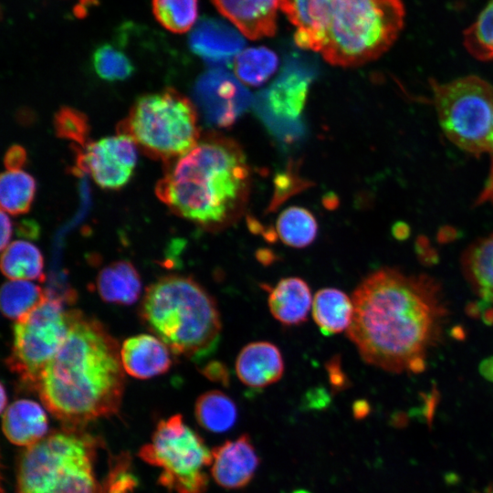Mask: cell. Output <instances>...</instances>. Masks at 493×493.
<instances>
[{
	"label": "cell",
	"mask_w": 493,
	"mask_h": 493,
	"mask_svg": "<svg viewBox=\"0 0 493 493\" xmlns=\"http://www.w3.org/2000/svg\"><path fill=\"white\" fill-rule=\"evenodd\" d=\"M351 299L346 333L365 362L392 372L425 369L446 314L435 280L383 267L368 275Z\"/></svg>",
	"instance_id": "obj_1"
},
{
	"label": "cell",
	"mask_w": 493,
	"mask_h": 493,
	"mask_svg": "<svg viewBox=\"0 0 493 493\" xmlns=\"http://www.w3.org/2000/svg\"><path fill=\"white\" fill-rule=\"evenodd\" d=\"M117 341L96 319L70 309L63 344L47 363L36 390L46 408L68 426L118 412L124 373Z\"/></svg>",
	"instance_id": "obj_2"
},
{
	"label": "cell",
	"mask_w": 493,
	"mask_h": 493,
	"mask_svg": "<svg viewBox=\"0 0 493 493\" xmlns=\"http://www.w3.org/2000/svg\"><path fill=\"white\" fill-rule=\"evenodd\" d=\"M173 163L155 193L174 214L211 231L240 217L251 173L238 143L211 133Z\"/></svg>",
	"instance_id": "obj_3"
},
{
	"label": "cell",
	"mask_w": 493,
	"mask_h": 493,
	"mask_svg": "<svg viewBox=\"0 0 493 493\" xmlns=\"http://www.w3.org/2000/svg\"><path fill=\"white\" fill-rule=\"evenodd\" d=\"M141 317L173 354L200 362L218 345L222 324L216 303L191 277L169 275L150 285Z\"/></svg>",
	"instance_id": "obj_4"
},
{
	"label": "cell",
	"mask_w": 493,
	"mask_h": 493,
	"mask_svg": "<svg viewBox=\"0 0 493 493\" xmlns=\"http://www.w3.org/2000/svg\"><path fill=\"white\" fill-rule=\"evenodd\" d=\"M404 14L402 0H328L313 50L335 66L374 60L398 37Z\"/></svg>",
	"instance_id": "obj_5"
},
{
	"label": "cell",
	"mask_w": 493,
	"mask_h": 493,
	"mask_svg": "<svg viewBox=\"0 0 493 493\" xmlns=\"http://www.w3.org/2000/svg\"><path fill=\"white\" fill-rule=\"evenodd\" d=\"M93 444L69 431L28 446L18 465V493H102L93 469Z\"/></svg>",
	"instance_id": "obj_6"
},
{
	"label": "cell",
	"mask_w": 493,
	"mask_h": 493,
	"mask_svg": "<svg viewBox=\"0 0 493 493\" xmlns=\"http://www.w3.org/2000/svg\"><path fill=\"white\" fill-rule=\"evenodd\" d=\"M118 133L131 138L146 155L165 162L189 152L200 137L192 102L170 88L139 98Z\"/></svg>",
	"instance_id": "obj_7"
},
{
	"label": "cell",
	"mask_w": 493,
	"mask_h": 493,
	"mask_svg": "<svg viewBox=\"0 0 493 493\" xmlns=\"http://www.w3.org/2000/svg\"><path fill=\"white\" fill-rule=\"evenodd\" d=\"M433 100L446 137L460 149L493 155V88L477 76L433 83Z\"/></svg>",
	"instance_id": "obj_8"
},
{
	"label": "cell",
	"mask_w": 493,
	"mask_h": 493,
	"mask_svg": "<svg viewBox=\"0 0 493 493\" xmlns=\"http://www.w3.org/2000/svg\"><path fill=\"white\" fill-rule=\"evenodd\" d=\"M139 456L162 469L159 483L170 491L205 492L208 476L204 467L212 464V451L181 414L161 420L151 443L140 449Z\"/></svg>",
	"instance_id": "obj_9"
},
{
	"label": "cell",
	"mask_w": 493,
	"mask_h": 493,
	"mask_svg": "<svg viewBox=\"0 0 493 493\" xmlns=\"http://www.w3.org/2000/svg\"><path fill=\"white\" fill-rule=\"evenodd\" d=\"M70 310L62 301L47 299L14 325V339L7 365L23 382L35 389L47 363L68 333Z\"/></svg>",
	"instance_id": "obj_10"
},
{
	"label": "cell",
	"mask_w": 493,
	"mask_h": 493,
	"mask_svg": "<svg viewBox=\"0 0 493 493\" xmlns=\"http://www.w3.org/2000/svg\"><path fill=\"white\" fill-rule=\"evenodd\" d=\"M315 68L307 59L291 57L273 84L256 100V109L267 126L283 140H293L304 128L299 116Z\"/></svg>",
	"instance_id": "obj_11"
},
{
	"label": "cell",
	"mask_w": 493,
	"mask_h": 493,
	"mask_svg": "<svg viewBox=\"0 0 493 493\" xmlns=\"http://www.w3.org/2000/svg\"><path fill=\"white\" fill-rule=\"evenodd\" d=\"M136 144L120 134L88 143L78 156V168L105 189H119L131 179L137 162Z\"/></svg>",
	"instance_id": "obj_12"
},
{
	"label": "cell",
	"mask_w": 493,
	"mask_h": 493,
	"mask_svg": "<svg viewBox=\"0 0 493 493\" xmlns=\"http://www.w3.org/2000/svg\"><path fill=\"white\" fill-rule=\"evenodd\" d=\"M194 96L206 121L219 127L231 126L252 100L248 90L223 68L208 70L200 77Z\"/></svg>",
	"instance_id": "obj_13"
},
{
	"label": "cell",
	"mask_w": 493,
	"mask_h": 493,
	"mask_svg": "<svg viewBox=\"0 0 493 493\" xmlns=\"http://www.w3.org/2000/svg\"><path fill=\"white\" fill-rule=\"evenodd\" d=\"M211 474L226 489L246 487L253 478L259 459L247 435L227 440L212 450Z\"/></svg>",
	"instance_id": "obj_14"
},
{
	"label": "cell",
	"mask_w": 493,
	"mask_h": 493,
	"mask_svg": "<svg viewBox=\"0 0 493 493\" xmlns=\"http://www.w3.org/2000/svg\"><path fill=\"white\" fill-rule=\"evenodd\" d=\"M244 46L245 41L236 30L214 18L201 20L190 37L191 49L215 66L229 64Z\"/></svg>",
	"instance_id": "obj_15"
},
{
	"label": "cell",
	"mask_w": 493,
	"mask_h": 493,
	"mask_svg": "<svg viewBox=\"0 0 493 493\" xmlns=\"http://www.w3.org/2000/svg\"><path fill=\"white\" fill-rule=\"evenodd\" d=\"M218 11L250 39L273 36L279 0H212Z\"/></svg>",
	"instance_id": "obj_16"
},
{
	"label": "cell",
	"mask_w": 493,
	"mask_h": 493,
	"mask_svg": "<svg viewBox=\"0 0 493 493\" xmlns=\"http://www.w3.org/2000/svg\"><path fill=\"white\" fill-rule=\"evenodd\" d=\"M236 372L246 385L262 388L278 382L284 372V361L279 349L268 341H254L246 345L236 362Z\"/></svg>",
	"instance_id": "obj_17"
},
{
	"label": "cell",
	"mask_w": 493,
	"mask_h": 493,
	"mask_svg": "<svg viewBox=\"0 0 493 493\" xmlns=\"http://www.w3.org/2000/svg\"><path fill=\"white\" fill-rule=\"evenodd\" d=\"M121 358L126 372L139 379L163 374L172 364L166 344L149 334L127 339L121 348Z\"/></svg>",
	"instance_id": "obj_18"
},
{
	"label": "cell",
	"mask_w": 493,
	"mask_h": 493,
	"mask_svg": "<svg viewBox=\"0 0 493 493\" xmlns=\"http://www.w3.org/2000/svg\"><path fill=\"white\" fill-rule=\"evenodd\" d=\"M3 431L11 443L31 446L43 439L47 432V414L37 402L17 400L3 413Z\"/></svg>",
	"instance_id": "obj_19"
},
{
	"label": "cell",
	"mask_w": 493,
	"mask_h": 493,
	"mask_svg": "<svg viewBox=\"0 0 493 493\" xmlns=\"http://www.w3.org/2000/svg\"><path fill=\"white\" fill-rule=\"evenodd\" d=\"M272 316L291 326L304 322L311 307V293L307 282L298 277L281 278L269 290L267 299Z\"/></svg>",
	"instance_id": "obj_20"
},
{
	"label": "cell",
	"mask_w": 493,
	"mask_h": 493,
	"mask_svg": "<svg viewBox=\"0 0 493 493\" xmlns=\"http://www.w3.org/2000/svg\"><path fill=\"white\" fill-rule=\"evenodd\" d=\"M96 288L106 302L131 305L140 297L142 280L130 261L120 260L112 262L100 271L96 279Z\"/></svg>",
	"instance_id": "obj_21"
},
{
	"label": "cell",
	"mask_w": 493,
	"mask_h": 493,
	"mask_svg": "<svg viewBox=\"0 0 493 493\" xmlns=\"http://www.w3.org/2000/svg\"><path fill=\"white\" fill-rule=\"evenodd\" d=\"M312 316L324 335L347 330L353 317L352 299L341 289L321 288L315 294Z\"/></svg>",
	"instance_id": "obj_22"
},
{
	"label": "cell",
	"mask_w": 493,
	"mask_h": 493,
	"mask_svg": "<svg viewBox=\"0 0 493 493\" xmlns=\"http://www.w3.org/2000/svg\"><path fill=\"white\" fill-rule=\"evenodd\" d=\"M467 280L480 300L493 303V234L470 246L462 259Z\"/></svg>",
	"instance_id": "obj_23"
},
{
	"label": "cell",
	"mask_w": 493,
	"mask_h": 493,
	"mask_svg": "<svg viewBox=\"0 0 493 493\" xmlns=\"http://www.w3.org/2000/svg\"><path fill=\"white\" fill-rule=\"evenodd\" d=\"M1 270L12 280L45 279L44 258L32 243L16 240L9 244L1 256Z\"/></svg>",
	"instance_id": "obj_24"
},
{
	"label": "cell",
	"mask_w": 493,
	"mask_h": 493,
	"mask_svg": "<svg viewBox=\"0 0 493 493\" xmlns=\"http://www.w3.org/2000/svg\"><path fill=\"white\" fill-rule=\"evenodd\" d=\"M194 414L198 424L213 433L228 431L237 419L235 402L218 390L201 394L196 400Z\"/></svg>",
	"instance_id": "obj_25"
},
{
	"label": "cell",
	"mask_w": 493,
	"mask_h": 493,
	"mask_svg": "<svg viewBox=\"0 0 493 493\" xmlns=\"http://www.w3.org/2000/svg\"><path fill=\"white\" fill-rule=\"evenodd\" d=\"M48 298L38 285L28 280H11L1 288V310L8 319L18 320Z\"/></svg>",
	"instance_id": "obj_26"
},
{
	"label": "cell",
	"mask_w": 493,
	"mask_h": 493,
	"mask_svg": "<svg viewBox=\"0 0 493 493\" xmlns=\"http://www.w3.org/2000/svg\"><path fill=\"white\" fill-rule=\"evenodd\" d=\"M36 181L21 169L6 170L0 180V203L3 211L17 215L29 211L36 194Z\"/></svg>",
	"instance_id": "obj_27"
},
{
	"label": "cell",
	"mask_w": 493,
	"mask_h": 493,
	"mask_svg": "<svg viewBox=\"0 0 493 493\" xmlns=\"http://www.w3.org/2000/svg\"><path fill=\"white\" fill-rule=\"evenodd\" d=\"M277 236L287 246L302 248L309 246L316 238L318 224L314 215L299 206H291L282 211L277 220Z\"/></svg>",
	"instance_id": "obj_28"
},
{
	"label": "cell",
	"mask_w": 493,
	"mask_h": 493,
	"mask_svg": "<svg viewBox=\"0 0 493 493\" xmlns=\"http://www.w3.org/2000/svg\"><path fill=\"white\" fill-rule=\"evenodd\" d=\"M277 55L265 47L247 48L235 58V71L244 83L258 86L276 70Z\"/></svg>",
	"instance_id": "obj_29"
},
{
	"label": "cell",
	"mask_w": 493,
	"mask_h": 493,
	"mask_svg": "<svg viewBox=\"0 0 493 493\" xmlns=\"http://www.w3.org/2000/svg\"><path fill=\"white\" fill-rule=\"evenodd\" d=\"M152 8L161 26L172 33L182 34L196 21L198 0H152Z\"/></svg>",
	"instance_id": "obj_30"
},
{
	"label": "cell",
	"mask_w": 493,
	"mask_h": 493,
	"mask_svg": "<svg viewBox=\"0 0 493 493\" xmlns=\"http://www.w3.org/2000/svg\"><path fill=\"white\" fill-rule=\"evenodd\" d=\"M464 46L477 59L493 61V0L465 30Z\"/></svg>",
	"instance_id": "obj_31"
},
{
	"label": "cell",
	"mask_w": 493,
	"mask_h": 493,
	"mask_svg": "<svg viewBox=\"0 0 493 493\" xmlns=\"http://www.w3.org/2000/svg\"><path fill=\"white\" fill-rule=\"evenodd\" d=\"M91 60L97 75L107 81L124 80L134 71L131 59L110 44L98 47L92 54Z\"/></svg>",
	"instance_id": "obj_32"
},
{
	"label": "cell",
	"mask_w": 493,
	"mask_h": 493,
	"mask_svg": "<svg viewBox=\"0 0 493 493\" xmlns=\"http://www.w3.org/2000/svg\"><path fill=\"white\" fill-rule=\"evenodd\" d=\"M55 126L58 134L85 147L88 141V121L80 112L70 109H61L56 116Z\"/></svg>",
	"instance_id": "obj_33"
},
{
	"label": "cell",
	"mask_w": 493,
	"mask_h": 493,
	"mask_svg": "<svg viewBox=\"0 0 493 493\" xmlns=\"http://www.w3.org/2000/svg\"><path fill=\"white\" fill-rule=\"evenodd\" d=\"M329 372V380L333 392H340L349 386V382L341 367L338 357H333L326 366Z\"/></svg>",
	"instance_id": "obj_34"
},
{
	"label": "cell",
	"mask_w": 493,
	"mask_h": 493,
	"mask_svg": "<svg viewBox=\"0 0 493 493\" xmlns=\"http://www.w3.org/2000/svg\"><path fill=\"white\" fill-rule=\"evenodd\" d=\"M202 373L214 382H218L224 386H228L229 384V372L225 364L220 362H211L207 363L203 370Z\"/></svg>",
	"instance_id": "obj_35"
},
{
	"label": "cell",
	"mask_w": 493,
	"mask_h": 493,
	"mask_svg": "<svg viewBox=\"0 0 493 493\" xmlns=\"http://www.w3.org/2000/svg\"><path fill=\"white\" fill-rule=\"evenodd\" d=\"M330 404V395L323 388H315L309 391L304 398L303 405L307 409L320 410Z\"/></svg>",
	"instance_id": "obj_36"
},
{
	"label": "cell",
	"mask_w": 493,
	"mask_h": 493,
	"mask_svg": "<svg viewBox=\"0 0 493 493\" xmlns=\"http://www.w3.org/2000/svg\"><path fill=\"white\" fill-rule=\"evenodd\" d=\"M26 159L25 150L19 145L10 147L5 155L6 170L21 169Z\"/></svg>",
	"instance_id": "obj_37"
},
{
	"label": "cell",
	"mask_w": 493,
	"mask_h": 493,
	"mask_svg": "<svg viewBox=\"0 0 493 493\" xmlns=\"http://www.w3.org/2000/svg\"><path fill=\"white\" fill-rule=\"evenodd\" d=\"M276 181V199L273 201V205H278L282 199H284L288 193L293 192V187H298L299 184L295 183L296 179L293 177L282 174L279 175Z\"/></svg>",
	"instance_id": "obj_38"
},
{
	"label": "cell",
	"mask_w": 493,
	"mask_h": 493,
	"mask_svg": "<svg viewBox=\"0 0 493 493\" xmlns=\"http://www.w3.org/2000/svg\"><path fill=\"white\" fill-rule=\"evenodd\" d=\"M12 236V222L9 216L2 210L1 212V250H5L9 245Z\"/></svg>",
	"instance_id": "obj_39"
},
{
	"label": "cell",
	"mask_w": 493,
	"mask_h": 493,
	"mask_svg": "<svg viewBox=\"0 0 493 493\" xmlns=\"http://www.w3.org/2000/svg\"><path fill=\"white\" fill-rule=\"evenodd\" d=\"M371 412L370 404L366 400H357L352 405V414L355 419H364Z\"/></svg>",
	"instance_id": "obj_40"
},
{
	"label": "cell",
	"mask_w": 493,
	"mask_h": 493,
	"mask_svg": "<svg viewBox=\"0 0 493 493\" xmlns=\"http://www.w3.org/2000/svg\"><path fill=\"white\" fill-rule=\"evenodd\" d=\"M479 372L485 379L493 383V356L488 357L480 362Z\"/></svg>",
	"instance_id": "obj_41"
},
{
	"label": "cell",
	"mask_w": 493,
	"mask_h": 493,
	"mask_svg": "<svg viewBox=\"0 0 493 493\" xmlns=\"http://www.w3.org/2000/svg\"><path fill=\"white\" fill-rule=\"evenodd\" d=\"M390 424L393 427L404 428L407 425L408 419L403 413H394L390 419Z\"/></svg>",
	"instance_id": "obj_42"
},
{
	"label": "cell",
	"mask_w": 493,
	"mask_h": 493,
	"mask_svg": "<svg viewBox=\"0 0 493 493\" xmlns=\"http://www.w3.org/2000/svg\"><path fill=\"white\" fill-rule=\"evenodd\" d=\"M257 258L263 265H269L276 259V257L268 249H260L257 252Z\"/></svg>",
	"instance_id": "obj_43"
},
{
	"label": "cell",
	"mask_w": 493,
	"mask_h": 493,
	"mask_svg": "<svg viewBox=\"0 0 493 493\" xmlns=\"http://www.w3.org/2000/svg\"><path fill=\"white\" fill-rule=\"evenodd\" d=\"M6 401H7V398H6V394H5V387H4L3 383H1V412H2V414L5 412V407L6 405Z\"/></svg>",
	"instance_id": "obj_44"
},
{
	"label": "cell",
	"mask_w": 493,
	"mask_h": 493,
	"mask_svg": "<svg viewBox=\"0 0 493 493\" xmlns=\"http://www.w3.org/2000/svg\"><path fill=\"white\" fill-rule=\"evenodd\" d=\"M291 493H310V492L308 491V490H305V489H297V490H294Z\"/></svg>",
	"instance_id": "obj_45"
},
{
	"label": "cell",
	"mask_w": 493,
	"mask_h": 493,
	"mask_svg": "<svg viewBox=\"0 0 493 493\" xmlns=\"http://www.w3.org/2000/svg\"><path fill=\"white\" fill-rule=\"evenodd\" d=\"M486 493H493V487H488Z\"/></svg>",
	"instance_id": "obj_46"
}]
</instances>
